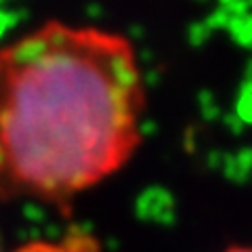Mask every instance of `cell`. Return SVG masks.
<instances>
[{
	"label": "cell",
	"instance_id": "6da1fadb",
	"mask_svg": "<svg viewBox=\"0 0 252 252\" xmlns=\"http://www.w3.org/2000/svg\"><path fill=\"white\" fill-rule=\"evenodd\" d=\"M145 103L122 32L51 19L0 44V200L67 210L137 154Z\"/></svg>",
	"mask_w": 252,
	"mask_h": 252
},
{
	"label": "cell",
	"instance_id": "7a4b0ae2",
	"mask_svg": "<svg viewBox=\"0 0 252 252\" xmlns=\"http://www.w3.org/2000/svg\"><path fill=\"white\" fill-rule=\"evenodd\" d=\"M15 252H101V246L91 233L72 231L59 242H30Z\"/></svg>",
	"mask_w": 252,
	"mask_h": 252
},
{
	"label": "cell",
	"instance_id": "3957f363",
	"mask_svg": "<svg viewBox=\"0 0 252 252\" xmlns=\"http://www.w3.org/2000/svg\"><path fill=\"white\" fill-rule=\"evenodd\" d=\"M225 252H252V246H231Z\"/></svg>",
	"mask_w": 252,
	"mask_h": 252
}]
</instances>
